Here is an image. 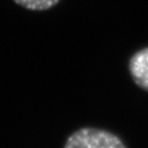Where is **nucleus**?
<instances>
[{
	"mask_svg": "<svg viewBox=\"0 0 148 148\" xmlns=\"http://www.w3.org/2000/svg\"><path fill=\"white\" fill-rule=\"evenodd\" d=\"M64 148H126L120 137L113 133L95 127H82L74 132Z\"/></svg>",
	"mask_w": 148,
	"mask_h": 148,
	"instance_id": "obj_1",
	"label": "nucleus"
},
{
	"mask_svg": "<svg viewBox=\"0 0 148 148\" xmlns=\"http://www.w3.org/2000/svg\"><path fill=\"white\" fill-rule=\"evenodd\" d=\"M128 70L134 82L148 91V47L133 54L128 62Z\"/></svg>",
	"mask_w": 148,
	"mask_h": 148,
	"instance_id": "obj_2",
	"label": "nucleus"
},
{
	"mask_svg": "<svg viewBox=\"0 0 148 148\" xmlns=\"http://www.w3.org/2000/svg\"><path fill=\"white\" fill-rule=\"evenodd\" d=\"M16 5H21L27 10L44 11L56 5L60 0H13Z\"/></svg>",
	"mask_w": 148,
	"mask_h": 148,
	"instance_id": "obj_3",
	"label": "nucleus"
}]
</instances>
